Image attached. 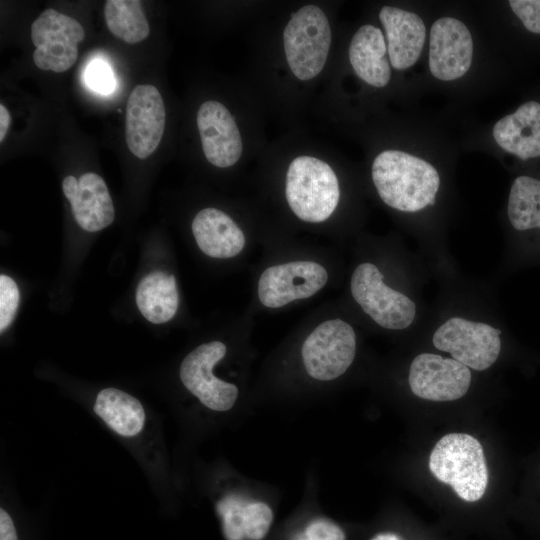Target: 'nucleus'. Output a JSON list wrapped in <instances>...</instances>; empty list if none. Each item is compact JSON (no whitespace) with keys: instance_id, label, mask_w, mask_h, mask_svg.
<instances>
[{"instance_id":"obj_3","label":"nucleus","mask_w":540,"mask_h":540,"mask_svg":"<svg viewBox=\"0 0 540 540\" xmlns=\"http://www.w3.org/2000/svg\"><path fill=\"white\" fill-rule=\"evenodd\" d=\"M285 195L289 207L299 219L323 222L338 205V179L330 165L321 159L299 156L288 167Z\"/></svg>"},{"instance_id":"obj_7","label":"nucleus","mask_w":540,"mask_h":540,"mask_svg":"<svg viewBox=\"0 0 540 540\" xmlns=\"http://www.w3.org/2000/svg\"><path fill=\"white\" fill-rule=\"evenodd\" d=\"M501 330L489 324L452 317L433 334L432 342L440 351L476 371L491 367L501 351Z\"/></svg>"},{"instance_id":"obj_10","label":"nucleus","mask_w":540,"mask_h":540,"mask_svg":"<svg viewBox=\"0 0 540 540\" xmlns=\"http://www.w3.org/2000/svg\"><path fill=\"white\" fill-rule=\"evenodd\" d=\"M328 280L326 269L313 261H293L274 265L261 274L258 297L264 306L279 308L306 299L322 289Z\"/></svg>"},{"instance_id":"obj_23","label":"nucleus","mask_w":540,"mask_h":540,"mask_svg":"<svg viewBox=\"0 0 540 540\" xmlns=\"http://www.w3.org/2000/svg\"><path fill=\"white\" fill-rule=\"evenodd\" d=\"M104 15L109 31L126 43H139L149 36V24L140 1L109 0Z\"/></svg>"},{"instance_id":"obj_8","label":"nucleus","mask_w":540,"mask_h":540,"mask_svg":"<svg viewBox=\"0 0 540 540\" xmlns=\"http://www.w3.org/2000/svg\"><path fill=\"white\" fill-rule=\"evenodd\" d=\"M84 37V28L76 19L54 9L43 11L31 26L35 65L55 73L67 71L75 64Z\"/></svg>"},{"instance_id":"obj_15","label":"nucleus","mask_w":540,"mask_h":540,"mask_svg":"<svg viewBox=\"0 0 540 540\" xmlns=\"http://www.w3.org/2000/svg\"><path fill=\"white\" fill-rule=\"evenodd\" d=\"M62 189L76 222L84 230L100 231L113 222V202L105 181L98 174L88 172L78 180L68 175L62 182Z\"/></svg>"},{"instance_id":"obj_11","label":"nucleus","mask_w":540,"mask_h":540,"mask_svg":"<svg viewBox=\"0 0 540 540\" xmlns=\"http://www.w3.org/2000/svg\"><path fill=\"white\" fill-rule=\"evenodd\" d=\"M408 382L417 397L437 402L453 401L469 390L471 372L453 358L422 353L410 365Z\"/></svg>"},{"instance_id":"obj_30","label":"nucleus","mask_w":540,"mask_h":540,"mask_svg":"<svg viewBox=\"0 0 540 540\" xmlns=\"http://www.w3.org/2000/svg\"><path fill=\"white\" fill-rule=\"evenodd\" d=\"M11 124V115L8 109L0 104V142L4 141V138L8 132V129Z\"/></svg>"},{"instance_id":"obj_18","label":"nucleus","mask_w":540,"mask_h":540,"mask_svg":"<svg viewBox=\"0 0 540 540\" xmlns=\"http://www.w3.org/2000/svg\"><path fill=\"white\" fill-rule=\"evenodd\" d=\"M496 143L522 160L540 156V103L527 101L493 127Z\"/></svg>"},{"instance_id":"obj_27","label":"nucleus","mask_w":540,"mask_h":540,"mask_svg":"<svg viewBox=\"0 0 540 540\" xmlns=\"http://www.w3.org/2000/svg\"><path fill=\"white\" fill-rule=\"evenodd\" d=\"M294 540H345L343 530L327 519H316L305 530L296 535Z\"/></svg>"},{"instance_id":"obj_19","label":"nucleus","mask_w":540,"mask_h":540,"mask_svg":"<svg viewBox=\"0 0 540 540\" xmlns=\"http://www.w3.org/2000/svg\"><path fill=\"white\" fill-rule=\"evenodd\" d=\"M192 232L200 250L213 258H232L245 246V236L223 211L205 208L192 221Z\"/></svg>"},{"instance_id":"obj_25","label":"nucleus","mask_w":540,"mask_h":540,"mask_svg":"<svg viewBox=\"0 0 540 540\" xmlns=\"http://www.w3.org/2000/svg\"><path fill=\"white\" fill-rule=\"evenodd\" d=\"M20 293L15 281L0 275V331L3 332L13 321L17 312Z\"/></svg>"},{"instance_id":"obj_16","label":"nucleus","mask_w":540,"mask_h":540,"mask_svg":"<svg viewBox=\"0 0 540 540\" xmlns=\"http://www.w3.org/2000/svg\"><path fill=\"white\" fill-rule=\"evenodd\" d=\"M385 30L386 45L393 68L402 70L416 63L425 42L426 28L415 13L384 6L379 13Z\"/></svg>"},{"instance_id":"obj_28","label":"nucleus","mask_w":540,"mask_h":540,"mask_svg":"<svg viewBox=\"0 0 540 540\" xmlns=\"http://www.w3.org/2000/svg\"><path fill=\"white\" fill-rule=\"evenodd\" d=\"M509 5L528 31L540 34V0H511Z\"/></svg>"},{"instance_id":"obj_13","label":"nucleus","mask_w":540,"mask_h":540,"mask_svg":"<svg viewBox=\"0 0 540 540\" xmlns=\"http://www.w3.org/2000/svg\"><path fill=\"white\" fill-rule=\"evenodd\" d=\"M473 41L469 29L458 19L443 17L430 30L429 69L442 81L458 79L469 70Z\"/></svg>"},{"instance_id":"obj_2","label":"nucleus","mask_w":540,"mask_h":540,"mask_svg":"<svg viewBox=\"0 0 540 540\" xmlns=\"http://www.w3.org/2000/svg\"><path fill=\"white\" fill-rule=\"evenodd\" d=\"M429 469L438 481L450 485L467 502L480 500L488 486L483 447L466 433H449L440 438L430 453Z\"/></svg>"},{"instance_id":"obj_5","label":"nucleus","mask_w":540,"mask_h":540,"mask_svg":"<svg viewBox=\"0 0 540 540\" xmlns=\"http://www.w3.org/2000/svg\"><path fill=\"white\" fill-rule=\"evenodd\" d=\"M350 289L363 311L383 328L402 330L415 319V303L387 286L383 282V275L372 263L357 266L351 277Z\"/></svg>"},{"instance_id":"obj_31","label":"nucleus","mask_w":540,"mask_h":540,"mask_svg":"<svg viewBox=\"0 0 540 540\" xmlns=\"http://www.w3.org/2000/svg\"><path fill=\"white\" fill-rule=\"evenodd\" d=\"M370 540H402V539H401L400 536H398L395 533L384 532V533H379V534L375 535Z\"/></svg>"},{"instance_id":"obj_26","label":"nucleus","mask_w":540,"mask_h":540,"mask_svg":"<svg viewBox=\"0 0 540 540\" xmlns=\"http://www.w3.org/2000/svg\"><path fill=\"white\" fill-rule=\"evenodd\" d=\"M85 81L91 89L102 94H109L115 88L112 70L101 60L89 64L85 71Z\"/></svg>"},{"instance_id":"obj_6","label":"nucleus","mask_w":540,"mask_h":540,"mask_svg":"<svg viewBox=\"0 0 540 540\" xmlns=\"http://www.w3.org/2000/svg\"><path fill=\"white\" fill-rule=\"evenodd\" d=\"M301 355L309 376L320 381L334 380L347 371L355 358L354 329L341 319L327 320L306 338Z\"/></svg>"},{"instance_id":"obj_24","label":"nucleus","mask_w":540,"mask_h":540,"mask_svg":"<svg viewBox=\"0 0 540 540\" xmlns=\"http://www.w3.org/2000/svg\"><path fill=\"white\" fill-rule=\"evenodd\" d=\"M508 217L519 231L540 228V181L529 177H517L510 189Z\"/></svg>"},{"instance_id":"obj_22","label":"nucleus","mask_w":540,"mask_h":540,"mask_svg":"<svg viewBox=\"0 0 540 540\" xmlns=\"http://www.w3.org/2000/svg\"><path fill=\"white\" fill-rule=\"evenodd\" d=\"M136 303L141 314L151 323L171 320L179 306V293L173 275L153 271L139 283Z\"/></svg>"},{"instance_id":"obj_20","label":"nucleus","mask_w":540,"mask_h":540,"mask_svg":"<svg viewBox=\"0 0 540 540\" xmlns=\"http://www.w3.org/2000/svg\"><path fill=\"white\" fill-rule=\"evenodd\" d=\"M387 52L382 31L372 25H363L351 39L349 60L359 78L380 88L386 86L391 77Z\"/></svg>"},{"instance_id":"obj_29","label":"nucleus","mask_w":540,"mask_h":540,"mask_svg":"<svg viewBox=\"0 0 540 540\" xmlns=\"http://www.w3.org/2000/svg\"><path fill=\"white\" fill-rule=\"evenodd\" d=\"M0 540H18L14 522L4 508L0 510Z\"/></svg>"},{"instance_id":"obj_9","label":"nucleus","mask_w":540,"mask_h":540,"mask_svg":"<svg viewBox=\"0 0 540 540\" xmlns=\"http://www.w3.org/2000/svg\"><path fill=\"white\" fill-rule=\"evenodd\" d=\"M226 350L220 341L204 343L192 350L180 365L184 387L205 407L217 412L230 410L238 398L237 386L213 374L214 366L225 356Z\"/></svg>"},{"instance_id":"obj_1","label":"nucleus","mask_w":540,"mask_h":540,"mask_svg":"<svg viewBox=\"0 0 540 540\" xmlns=\"http://www.w3.org/2000/svg\"><path fill=\"white\" fill-rule=\"evenodd\" d=\"M372 179L382 201L403 212L434 205L440 185L430 163L399 150H385L374 159Z\"/></svg>"},{"instance_id":"obj_14","label":"nucleus","mask_w":540,"mask_h":540,"mask_svg":"<svg viewBox=\"0 0 540 540\" xmlns=\"http://www.w3.org/2000/svg\"><path fill=\"white\" fill-rule=\"evenodd\" d=\"M197 126L206 159L227 168L240 159L243 144L240 131L229 110L220 102L208 100L197 112Z\"/></svg>"},{"instance_id":"obj_21","label":"nucleus","mask_w":540,"mask_h":540,"mask_svg":"<svg viewBox=\"0 0 540 540\" xmlns=\"http://www.w3.org/2000/svg\"><path fill=\"white\" fill-rule=\"evenodd\" d=\"M93 410L109 429L123 438L140 435L147 420L141 402L117 388H105L99 391Z\"/></svg>"},{"instance_id":"obj_12","label":"nucleus","mask_w":540,"mask_h":540,"mask_svg":"<svg viewBox=\"0 0 540 540\" xmlns=\"http://www.w3.org/2000/svg\"><path fill=\"white\" fill-rule=\"evenodd\" d=\"M165 107L158 89L137 85L129 95L125 115V137L130 152L139 159L158 147L165 128Z\"/></svg>"},{"instance_id":"obj_17","label":"nucleus","mask_w":540,"mask_h":540,"mask_svg":"<svg viewBox=\"0 0 540 540\" xmlns=\"http://www.w3.org/2000/svg\"><path fill=\"white\" fill-rule=\"evenodd\" d=\"M227 540H261L270 529L273 512L269 505L228 494L216 503Z\"/></svg>"},{"instance_id":"obj_4","label":"nucleus","mask_w":540,"mask_h":540,"mask_svg":"<svg viewBox=\"0 0 540 540\" xmlns=\"http://www.w3.org/2000/svg\"><path fill=\"white\" fill-rule=\"evenodd\" d=\"M331 28L325 13L316 5L295 12L283 32L287 63L302 81L316 77L323 69L330 45Z\"/></svg>"}]
</instances>
